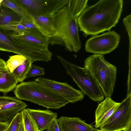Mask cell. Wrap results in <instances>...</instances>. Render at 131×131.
<instances>
[{"label":"cell","instance_id":"6da1fadb","mask_svg":"<svg viewBox=\"0 0 131 131\" xmlns=\"http://www.w3.org/2000/svg\"><path fill=\"white\" fill-rule=\"evenodd\" d=\"M123 5L122 0H100L89 6L77 19L80 30L85 37L110 31L118 23Z\"/></svg>","mask_w":131,"mask_h":131},{"label":"cell","instance_id":"7a4b0ae2","mask_svg":"<svg viewBox=\"0 0 131 131\" xmlns=\"http://www.w3.org/2000/svg\"><path fill=\"white\" fill-rule=\"evenodd\" d=\"M77 18L70 14L67 4L54 15L56 36L49 38V44L64 46L70 52L77 53L80 50L82 44L79 35Z\"/></svg>","mask_w":131,"mask_h":131},{"label":"cell","instance_id":"3957f363","mask_svg":"<svg viewBox=\"0 0 131 131\" xmlns=\"http://www.w3.org/2000/svg\"><path fill=\"white\" fill-rule=\"evenodd\" d=\"M20 100L29 101L48 108L58 109L69 103L60 95L35 81L22 82L14 92Z\"/></svg>","mask_w":131,"mask_h":131},{"label":"cell","instance_id":"277c9868","mask_svg":"<svg viewBox=\"0 0 131 131\" xmlns=\"http://www.w3.org/2000/svg\"><path fill=\"white\" fill-rule=\"evenodd\" d=\"M84 62V68L96 80L104 96L111 97L116 80V67L107 61L101 55H91Z\"/></svg>","mask_w":131,"mask_h":131},{"label":"cell","instance_id":"5b68a950","mask_svg":"<svg viewBox=\"0 0 131 131\" xmlns=\"http://www.w3.org/2000/svg\"><path fill=\"white\" fill-rule=\"evenodd\" d=\"M57 57L66 69L67 73L73 79L81 91L91 99L100 102L104 96L99 84L85 68L73 64L59 55Z\"/></svg>","mask_w":131,"mask_h":131},{"label":"cell","instance_id":"8992f818","mask_svg":"<svg viewBox=\"0 0 131 131\" xmlns=\"http://www.w3.org/2000/svg\"><path fill=\"white\" fill-rule=\"evenodd\" d=\"M29 19L32 16L54 15L68 0H12Z\"/></svg>","mask_w":131,"mask_h":131},{"label":"cell","instance_id":"52a82bcc","mask_svg":"<svg viewBox=\"0 0 131 131\" xmlns=\"http://www.w3.org/2000/svg\"><path fill=\"white\" fill-rule=\"evenodd\" d=\"M120 38V35L114 30L92 36L86 42L85 51L101 55L109 53L118 47Z\"/></svg>","mask_w":131,"mask_h":131},{"label":"cell","instance_id":"ba28073f","mask_svg":"<svg viewBox=\"0 0 131 131\" xmlns=\"http://www.w3.org/2000/svg\"><path fill=\"white\" fill-rule=\"evenodd\" d=\"M131 122V95L124 99L111 116L101 126L103 131L124 130Z\"/></svg>","mask_w":131,"mask_h":131},{"label":"cell","instance_id":"9c48e42d","mask_svg":"<svg viewBox=\"0 0 131 131\" xmlns=\"http://www.w3.org/2000/svg\"><path fill=\"white\" fill-rule=\"evenodd\" d=\"M34 80L59 94L69 103H76L82 101L84 98V95L81 91L74 88L67 83L42 77L37 78Z\"/></svg>","mask_w":131,"mask_h":131},{"label":"cell","instance_id":"30bf717a","mask_svg":"<svg viewBox=\"0 0 131 131\" xmlns=\"http://www.w3.org/2000/svg\"><path fill=\"white\" fill-rule=\"evenodd\" d=\"M10 35L19 43L28 48L45 51H49V38L37 29H29L20 34L14 32Z\"/></svg>","mask_w":131,"mask_h":131},{"label":"cell","instance_id":"8fae6325","mask_svg":"<svg viewBox=\"0 0 131 131\" xmlns=\"http://www.w3.org/2000/svg\"><path fill=\"white\" fill-rule=\"evenodd\" d=\"M27 106L16 97L0 96V122L9 124L18 113Z\"/></svg>","mask_w":131,"mask_h":131},{"label":"cell","instance_id":"7c38bea8","mask_svg":"<svg viewBox=\"0 0 131 131\" xmlns=\"http://www.w3.org/2000/svg\"><path fill=\"white\" fill-rule=\"evenodd\" d=\"M120 103L115 102L111 97H106L98 105L95 111L96 128L100 127L113 114Z\"/></svg>","mask_w":131,"mask_h":131},{"label":"cell","instance_id":"4fadbf2b","mask_svg":"<svg viewBox=\"0 0 131 131\" xmlns=\"http://www.w3.org/2000/svg\"><path fill=\"white\" fill-rule=\"evenodd\" d=\"M0 50L13 52L28 58L29 49L18 42L6 30L0 28Z\"/></svg>","mask_w":131,"mask_h":131},{"label":"cell","instance_id":"5bb4252c","mask_svg":"<svg viewBox=\"0 0 131 131\" xmlns=\"http://www.w3.org/2000/svg\"><path fill=\"white\" fill-rule=\"evenodd\" d=\"M57 119L60 131H92L93 127L79 117L62 116Z\"/></svg>","mask_w":131,"mask_h":131},{"label":"cell","instance_id":"9a60e30c","mask_svg":"<svg viewBox=\"0 0 131 131\" xmlns=\"http://www.w3.org/2000/svg\"><path fill=\"white\" fill-rule=\"evenodd\" d=\"M35 122L39 131L46 129L52 121L57 118V113L49 110L26 109Z\"/></svg>","mask_w":131,"mask_h":131},{"label":"cell","instance_id":"2e32d148","mask_svg":"<svg viewBox=\"0 0 131 131\" xmlns=\"http://www.w3.org/2000/svg\"><path fill=\"white\" fill-rule=\"evenodd\" d=\"M32 20L37 29L49 38L57 35L54 21V15L32 16Z\"/></svg>","mask_w":131,"mask_h":131},{"label":"cell","instance_id":"e0dca14e","mask_svg":"<svg viewBox=\"0 0 131 131\" xmlns=\"http://www.w3.org/2000/svg\"><path fill=\"white\" fill-rule=\"evenodd\" d=\"M22 19L10 8L0 5V25L20 24Z\"/></svg>","mask_w":131,"mask_h":131},{"label":"cell","instance_id":"ac0fdd59","mask_svg":"<svg viewBox=\"0 0 131 131\" xmlns=\"http://www.w3.org/2000/svg\"><path fill=\"white\" fill-rule=\"evenodd\" d=\"M18 81L12 73L8 70L0 76V92L6 93L15 88Z\"/></svg>","mask_w":131,"mask_h":131},{"label":"cell","instance_id":"d6986e66","mask_svg":"<svg viewBox=\"0 0 131 131\" xmlns=\"http://www.w3.org/2000/svg\"><path fill=\"white\" fill-rule=\"evenodd\" d=\"M88 0H68L67 4L70 15L77 18L86 8Z\"/></svg>","mask_w":131,"mask_h":131},{"label":"cell","instance_id":"ffe728a7","mask_svg":"<svg viewBox=\"0 0 131 131\" xmlns=\"http://www.w3.org/2000/svg\"><path fill=\"white\" fill-rule=\"evenodd\" d=\"M33 62L30 59L27 58L24 62L12 72L19 82H22L26 79V74Z\"/></svg>","mask_w":131,"mask_h":131},{"label":"cell","instance_id":"44dd1931","mask_svg":"<svg viewBox=\"0 0 131 131\" xmlns=\"http://www.w3.org/2000/svg\"><path fill=\"white\" fill-rule=\"evenodd\" d=\"M27 59L25 57L19 54L9 56L6 62L7 70L12 73L17 68L22 64Z\"/></svg>","mask_w":131,"mask_h":131},{"label":"cell","instance_id":"7402d4cb","mask_svg":"<svg viewBox=\"0 0 131 131\" xmlns=\"http://www.w3.org/2000/svg\"><path fill=\"white\" fill-rule=\"evenodd\" d=\"M23 117V123L25 131H39L33 119L28 113L26 109L21 111Z\"/></svg>","mask_w":131,"mask_h":131},{"label":"cell","instance_id":"603a6c76","mask_svg":"<svg viewBox=\"0 0 131 131\" xmlns=\"http://www.w3.org/2000/svg\"><path fill=\"white\" fill-rule=\"evenodd\" d=\"M23 122L22 114L20 112L17 114L9 124L7 131H17Z\"/></svg>","mask_w":131,"mask_h":131},{"label":"cell","instance_id":"cb8c5ba5","mask_svg":"<svg viewBox=\"0 0 131 131\" xmlns=\"http://www.w3.org/2000/svg\"><path fill=\"white\" fill-rule=\"evenodd\" d=\"M1 5L10 8L23 19H29L24 13L21 9L12 2V0H3L1 3Z\"/></svg>","mask_w":131,"mask_h":131},{"label":"cell","instance_id":"d4e9b609","mask_svg":"<svg viewBox=\"0 0 131 131\" xmlns=\"http://www.w3.org/2000/svg\"><path fill=\"white\" fill-rule=\"evenodd\" d=\"M0 28L6 31H13L14 32L18 34H21L29 30L20 23L15 25H0Z\"/></svg>","mask_w":131,"mask_h":131},{"label":"cell","instance_id":"484cf974","mask_svg":"<svg viewBox=\"0 0 131 131\" xmlns=\"http://www.w3.org/2000/svg\"><path fill=\"white\" fill-rule=\"evenodd\" d=\"M45 73L44 69L34 64H32L27 72L26 79L37 76L44 75Z\"/></svg>","mask_w":131,"mask_h":131},{"label":"cell","instance_id":"4316f807","mask_svg":"<svg viewBox=\"0 0 131 131\" xmlns=\"http://www.w3.org/2000/svg\"><path fill=\"white\" fill-rule=\"evenodd\" d=\"M131 15L126 16L123 20V22L127 32L129 38V52H131Z\"/></svg>","mask_w":131,"mask_h":131},{"label":"cell","instance_id":"83f0119b","mask_svg":"<svg viewBox=\"0 0 131 131\" xmlns=\"http://www.w3.org/2000/svg\"><path fill=\"white\" fill-rule=\"evenodd\" d=\"M20 23L28 29H37L32 21L29 19H23Z\"/></svg>","mask_w":131,"mask_h":131},{"label":"cell","instance_id":"f1b7e54d","mask_svg":"<svg viewBox=\"0 0 131 131\" xmlns=\"http://www.w3.org/2000/svg\"><path fill=\"white\" fill-rule=\"evenodd\" d=\"M46 129L47 131H60L57 118L52 121Z\"/></svg>","mask_w":131,"mask_h":131},{"label":"cell","instance_id":"f546056e","mask_svg":"<svg viewBox=\"0 0 131 131\" xmlns=\"http://www.w3.org/2000/svg\"><path fill=\"white\" fill-rule=\"evenodd\" d=\"M7 70L6 65V62L4 60L0 58V75Z\"/></svg>","mask_w":131,"mask_h":131},{"label":"cell","instance_id":"4dcf8cb0","mask_svg":"<svg viewBox=\"0 0 131 131\" xmlns=\"http://www.w3.org/2000/svg\"><path fill=\"white\" fill-rule=\"evenodd\" d=\"M9 124L0 122V131H5L8 128Z\"/></svg>","mask_w":131,"mask_h":131},{"label":"cell","instance_id":"1f68e13d","mask_svg":"<svg viewBox=\"0 0 131 131\" xmlns=\"http://www.w3.org/2000/svg\"><path fill=\"white\" fill-rule=\"evenodd\" d=\"M17 131H25L23 122Z\"/></svg>","mask_w":131,"mask_h":131},{"label":"cell","instance_id":"d6a6232c","mask_svg":"<svg viewBox=\"0 0 131 131\" xmlns=\"http://www.w3.org/2000/svg\"><path fill=\"white\" fill-rule=\"evenodd\" d=\"M131 122L127 126L126 129L124 131H131Z\"/></svg>","mask_w":131,"mask_h":131},{"label":"cell","instance_id":"836d02e7","mask_svg":"<svg viewBox=\"0 0 131 131\" xmlns=\"http://www.w3.org/2000/svg\"><path fill=\"white\" fill-rule=\"evenodd\" d=\"M92 131H103L100 130H99L98 129H96V128L93 127Z\"/></svg>","mask_w":131,"mask_h":131},{"label":"cell","instance_id":"e575fe53","mask_svg":"<svg viewBox=\"0 0 131 131\" xmlns=\"http://www.w3.org/2000/svg\"><path fill=\"white\" fill-rule=\"evenodd\" d=\"M5 131H7V129H6V130H5Z\"/></svg>","mask_w":131,"mask_h":131}]
</instances>
